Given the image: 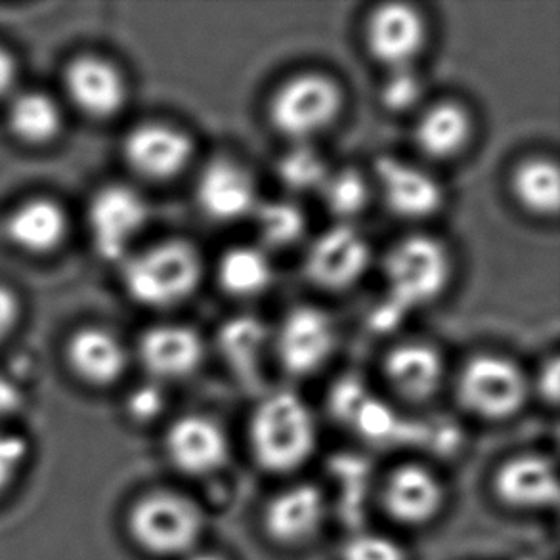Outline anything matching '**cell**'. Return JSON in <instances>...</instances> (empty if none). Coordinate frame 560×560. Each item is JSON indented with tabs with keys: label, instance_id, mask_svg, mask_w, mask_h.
<instances>
[{
	"label": "cell",
	"instance_id": "26",
	"mask_svg": "<svg viewBox=\"0 0 560 560\" xmlns=\"http://www.w3.org/2000/svg\"><path fill=\"white\" fill-rule=\"evenodd\" d=\"M8 121L15 137L33 145L52 142L63 125L58 104L45 92L37 91L15 96L8 112Z\"/></svg>",
	"mask_w": 560,
	"mask_h": 560
},
{
	"label": "cell",
	"instance_id": "18",
	"mask_svg": "<svg viewBox=\"0 0 560 560\" xmlns=\"http://www.w3.org/2000/svg\"><path fill=\"white\" fill-rule=\"evenodd\" d=\"M495 492L511 508H553L559 501L553 462L544 455L513 457L498 470Z\"/></svg>",
	"mask_w": 560,
	"mask_h": 560
},
{
	"label": "cell",
	"instance_id": "9",
	"mask_svg": "<svg viewBox=\"0 0 560 560\" xmlns=\"http://www.w3.org/2000/svg\"><path fill=\"white\" fill-rule=\"evenodd\" d=\"M148 222V205L138 191L114 184L100 189L89 205V228L98 255L106 260L129 257L135 243Z\"/></svg>",
	"mask_w": 560,
	"mask_h": 560
},
{
	"label": "cell",
	"instance_id": "22",
	"mask_svg": "<svg viewBox=\"0 0 560 560\" xmlns=\"http://www.w3.org/2000/svg\"><path fill=\"white\" fill-rule=\"evenodd\" d=\"M7 237L18 249L45 255L58 249L68 235V217L48 197H33L18 205L7 217Z\"/></svg>",
	"mask_w": 560,
	"mask_h": 560
},
{
	"label": "cell",
	"instance_id": "10",
	"mask_svg": "<svg viewBox=\"0 0 560 560\" xmlns=\"http://www.w3.org/2000/svg\"><path fill=\"white\" fill-rule=\"evenodd\" d=\"M429 37L423 15L411 4L385 2L365 22V48L373 60L390 69L413 68Z\"/></svg>",
	"mask_w": 560,
	"mask_h": 560
},
{
	"label": "cell",
	"instance_id": "17",
	"mask_svg": "<svg viewBox=\"0 0 560 560\" xmlns=\"http://www.w3.org/2000/svg\"><path fill=\"white\" fill-rule=\"evenodd\" d=\"M383 372L401 398L424 401L439 393L446 375V364L440 350L427 342H401L388 350Z\"/></svg>",
	"mask_w": 560,
	"mask_h": 560
},
{
	"label": "cell",
	"instance_id": "36",
	"mask_svg": "<svg viewBox=\"0 0 560 560\" xmlns=\"http://www.w3.org/2000/svg\"><path fill=\"white\" fill-rule=\"evenodd\" d=\"M559 360L551 358L539 373L538 388L547 401L559 400Z\"/></svg>",
	"mask_w": 560,
	"mask_h": 560
},
{
	"label": "cell",
	"instance_id": "33",
	"mask_svg": "<svg viewBox=\"0 0 560 560\" xmlns=\"http://www.w3.org/2000/svg\"><path fill=\"white\" fill-rule=\"evenodd\" d=\"M27 457L25 440L0 432V493L14 482Z\"/></svg>",
	"mask_w": 560,
	"mask_h": 560
},
{
	"label": "cell",
	"instance_id": "24",
	"mask_svg": "<svg viewBox=\"0 0 560 560\" xmlns=\"http://www.w3.org/2000/svg\"><path fill=\"white\" fill-rule=\"evenodd\" d=\"M270 258L258 247L240 245L226 250L217 266V281L226 295L250 299L265 293L272 283Z\"/></svg>",
	"mask_w": 560,
	"mask_h": 560
},
{
	"label": "cell",
	"instance_id": "15",
	"mask_svg": "<svg viewBox=\"0 0 560 560\" xmlns=\"http://www.w3.org/2000/svg\"><path fill=\"white\" fill-rule=\"evenodd\" d=\"M138 357L153 377L176 381L189 377L203 364L205 342L191 327L165 324L142 335Z\"/></svg>",
	"mask_w": 560,
	"mask_h": 560
},
{
	"label": "cell",
	"instance_id": "2",
	"mask_svg": "<svg viewBox=\"0 0 560 560\" xmlns=\"http://www.w3.org/2000/svg\"><path fill=\"white\" fill-rule=\"evenodd\" d=\"M249 436L253 454L265 469L288 472L314 452L316 421L296 394H270L253 413Z\"/></svg>",
	"mask_w": 560,
	"mask_h": 560
},
{
	"label": "cell",
	"instance_id": "30",
	"mask_svg": "<svg viewBox=\"0 0 560 560\" xmlns=\"http://www.w3.org/2000/svg\"><path fill=\"white\" fill-rule=\"evenodd\" d=\"M331 168L311 144H293L278 161L281 184L296 194L319 191Z\"/></svg>",
	"mask_w": 560,
	"mask_h": 560
},
{
	"label": "cell",
	"instance_id": "23",
	"mask_svg": "<svg viewBox=\"0 0 560 560\" xmlns=\"http://www.w3.org/2000/svg\"><path fill=\"white\" fill-rule=\"evenodd\" d=\"M68 360L71 370L89 385H112L127 370V350L117 337L98 327L73 335Z\"/></svg>",
	"mask_w": 560,
	"mask_h": 560
},
{
	"label": "cell",
	"instance_id": "19",
	"mask_svg": "<svg viewBox=\"0 0 560 560\" xmlns=\"http://www.w3.org/2000/svg\"><path fill=\"white\" fill-rule=\"evenodd\" d=\"M385 509L401 524H424L439 515L444 490L431 470L419 465H404L386 480Z\"/></svg>",
	"mask_w": 560,
	"mask_h": 560
},
{
	"label": "cell",
	"instance_id": "29",
	"mask_svg": "<svg viewBox=\"0 0 560 560\" xmlns=\"http://www.w3.org/2000/svg\"><path fill=\"white\" fill-rule=\"evenodd\" d=\"M329 214L339 219V224H350L368 209L372 201V186L357 168L331 171L318 191Z\"/></svg>",
	"mask_w": 560,
	"mask_h": 560
},
{
	"label": "cell",
	"instance_id": "8",
	"mask_svg": "<svg viewBox=\"0 0 560 560\" xmlns=\"http://www.w3.org/2000/svg\"><path fill=\"white\" fill-rule=\"evenodd\" d=\"M335 347L334 319L308 304L289 311L273 335V350L281 368L296 377L322 370L334 357Z\"/></svg>",
	"mask_w": 560,
	"mask_h": 560
},
{
	"label": "cell",
	"instance_id": "14",
	"mask_svg": "<svg viewBox=\"0 0 560 560\" xmlns=\"http://www.w3.org/2000/svg\"><path fill=\"white\" fill-rule=\"evenodd\" d=\"M69 98L83 114L107 119L121 112L129 98V84L112 61L81 56L66 71Z\"/></svg>",
	"mask_w": 560,
	"mask_h": 560
},
{
	"label": "cell",
	"instance_id": "5",
	"mask_svg": "<svg viewBox=\"0 0 560 560\" xmlns=\"http://www.w3.org/2000/svg\"><path fill=\"white\" fill-rule=\"evenodd\" d=\"M530 381L521 365L500 354H478L463 365L457 398L463 408L482 419H508L524 408Z\"/></svg>",
	"mask_w": 560,
	"mask_h": 560
},
{
	"label": "cell",
	"instance_id": "20",
	"mask_svg": "<svg viewBox=\"0 0 560 560\" xmlns=\"http://www.w3.org/2000/svg\"><path fill=\"white\" fill-rule=\"evenodd\" d=\"M326 516V501L316 486L301 485L278 493L266 509V530L280 544L312 538Z\"/></svg>",
	"mask_w": 560,
	"mask_h": 560
},
{
	"label": "cell",
	"instance_id": "35",
	"mask_svg": "<svg viewBox=\"0 0 560 560\" xmlns=\"http://www.w3.org/2000/svg\"><path fill=\"white\" fill-rule=\"evenodd\" d=\"M20 316V303L10 289L0 285V341L14 329Z\"/></svg>",
	"mask_w": 560,
	"mask_h": 560
},
{
	"label": "cell",
	"instance_id": "21",
	"mask_svg": "<svg viewBox=\"0 0 560 560\" xmlns=\"http://www.w3.org/2000/svg\"><path fill=\"white\" fill-rule=\"evenodd\" d=\"M475 130V121L457 102H439L419 115L413 130L417 150L432 161H450L462 155Z\"/></svg>",
	"mask_w": 560,
	"mask_h": 560
},
{
	"label": "cell",
	"instance_id": "27",
	"mask_svg": "<svg viewBox=\"0 0 560 560\" xmlns=\"http://www.w3.org/2000/svg\"><path fill=\"white\" fill-rule=\"evenodd\" d=\"M260 242L266 249H289L306 234V217L303 209L288 199L258 201L250 214Z\"/></svg>",
	"mask_w": 560,
	"mask_h": 560
},
{
	"label": "cell",
	"instance_id": "16",
	"mask_svg": "<svg viewBox=\"0 0 560 560\" xmlns=\"http://www.w3.org/2000/svg\"><path fill=\"white\" fill-rule=\"evenodd\" d=\"M165 447L176 469L191 477L211 475L226 463V434L209 417H180L171 424Z\"/></svg>",
	"mask_w": 560,
	"mask_h": 560
},
{
	"label": "cell",
	"instance_id": "1",
	"mask_svg": "<svg viewBox=\"0 0 560 560\" xmlns=\"http://www.w3.org/2000/svg\"><path fill=\"white\" fill-rule=\"evenodd\" d=\"M201 278V255L194 245L178 240L129 255L122 266L127 293L145 308H171L184 303L196 293Z\"/></svg>",
	"mask_w": 560,
	"mask_h": 560
},
{
	"label": "cell",
	"instance_id": "37",
	"mask_svg": "<svg viewBox=\"0 0 560 560\" xmlns=\"http://www.w3.org/2000/svg\"><path fill=\"white\" fill-rule=\"evenodd\" d=\"M23 393L14 381L0 375V417L12 416L22 408Z\"/></svg>",
	"mask_w": 560,
	"mask_h": 560
},
{
	"label": "cell",
	"instance_id": "31",
	"mask_svg": "<svg viewBox=\"0 0 560 560\" xmlns=\"http://www.w3.org/2000/svg\"><path fill=\"white\" fill-rule=\"evenodd\" d=\"M423 96V79L413 68L390 69L381 86V104L393 112L404 114Z\"/></svg>",
	"mask_w": 560,
	"mask_h": 560
},
{
	"label": "cell",
	"instance_id": "28",
	"mask_svg": "<svg viewBox=\"0 0 560 560\" xmlns=\"http://www.w3.org/2000/svg\"><path fill=\"white\" fill-rule=\"evenodd\" d=\"M270 342L266 327L255 318L228 319L219 334L220 354L235 372L257 370Z\"/></svg>",
	"mask_w": 560,
	"mask_h": 560
},
{
	"label": "cell",
	"instance_id": "38",
	"mask_svg": "<svg viewBox=\"0 0 560 560\" xmlns=\"http://www.w3.org/2000/svg\"><path fill=\"white\" fill-rule=\"evenodd\" d=\"M15 81V63L12 56L0 48V98H4Z\"/></svg>",
	"mask_w": 560,
	"mask_h": 560
},
{
	"label": "cell",
	"instance_id": "7",
	"mask_svg": "<svg viewBox=\"0 0 560 560\" xmlns=\"http://www.w3.org/2000/svg\"><path fill=\"white\" fill-rule=\"evenodd\" d=\"M372 265V247L352 224H335L314 240L304 255L306 280L326 291H347Z\"/></svg>",
	"mask_w": 560,
	"mask_h": 560
},
{
	"label": "cell",
	"instance_id": "6",
	"mask_svg": "<svg viewBox=\"0 0 560 560\" xmlns=\"http://www.w3.org/2000/svg\"><path fill=\"white\" fill-rule=\"evenodd\" d=\"M203 516L196 503L171 492H153L135 503L129 532L145 553L176 557L196 546Z\"/></svg>",
	"mask_w": 560,
	"mask_h": 560
},
{
	"label": "cell",
	"instance_id": "4",
	"mask_svg": "<svg viewBox=\"0 0 560 560\" xmlns=\"http://www.w3.org/2000/svg\"><path fill=\"white\" fill-rule=\"evenodd\" d=\"M345 94L339 83L318 71L289 77L268 102V119L293 144H311L341 117Z\"/></svg>",
	"mask_w": 560,
	"mask_h": 560
},
{
	"label": "cell",
	"instance_id": "13",
	"mask_svg": "<svg viewBox=\"0 0 560 560\" xmlns=\"http://www.w3.org/2000/svg\"><path fill=\"white\" fill-rule=\"evenodd\" d=\"M196 201L209 219L235 222L257 209V183L237 161L214 160L197 176Z\"/></svg>",
	"mask_w": 560,
	"mask_h": 560
},
{
	"label": "cell",
	"instance_id": "39",
	"mask_svg": "<svg viewBox=\"0 0 560 560\" xmlns=\"http://www.w3.org/2000/svg\"><path fill=\"white\" fill-rule=\"evenodd\" d=\"M188 560H224L220 555L214 553H199L194 555V557H189Z\"/></svg>",
	"mask_w": 560,
	"mask_h": 560
},
{
	"label": "cell",
	"instance_id": "12",
	"mask_svg": "<svg viewBox=\"0 0 560 560\" xmlns=\"http://www.w3.org/2000/svg\"><path fill=\"white\" fill-rule=\"evenodd\" d=\"M375 183L386 209L401 220L431 219L446 201L431 173L396 158H378Z\"/></svg>",
	"mask_w": 560,
	"mask_h": 560
},
{
	"label": "cell",
	"instance_id": "3",
	"mask_svg": "<svg viewBox=\"0 0 560 560\" xmlns=\"http://www.w3.org/2000/svg\"><path fill=\"white\" fill-rule=\"evenodd\" d=\"M454 276L452 253L431 235H409L386 253L383 278L390 306L413 311L444 295Z\"/></svg>",
	"mask_w": 560,
	"mask_h": 560
},
{
	"label": "cell",
	"instance_id": "25",
	"mask_svg": "<svg viewBox=\"0 0 560 560\" xmlns=\"http://www.w3.org/2000/svg\"><path fill=\"white\" fill-rule=\"evenodd\" d=\"M511 189L516 203L534 217H555L560 203V178L557 163L532 158L515 168Z\"/></svg>",
	"mask_w": 560,
	"mask_h": 560
},
{
	"label": "cell",
	"instance_id": "32",
	"mask_svg": "<svg viewBox=\"0 0 560 560\" xmlns=\"http://www.w3.org/2000/svg\"><path fill=\"white\" fill-rule=\"evenodd\" d=\"M342 560H406V555L393 539L378 534H360L345 546Z\"/></svg>",
	"mask_w": 560,
	"mask_h": 560
},
{
	"label": "cell",
	"instance_id": "34",
	"mask_svg": "<svg viewBox=\"0 0 560 560\" xmlns=\"http://www.w3.org/2000/svg\"><path fill=\"white\" fill-rule=\"evenodd\" d=\"M161 408H163V394L158 386L153 385L140 386L127 400L129 416L138 421H150L153 417L160 416Z\"/></svg>",
	"mask_w": 560,
	"mask_h": 560
},
{
	"label": "cell",
	"instance_id": "11",
	"mask_svg": "<svg viewBox=\"0 0 560 560\" xmlns=\"http://www.w3.org/2000/svg\"><path fill=\"white\" fill-rule=\"evenodd\" d=\"M129 167L153 183H168L186 173L196 145L184 130L165 122H144L130 130L122 144Z\"/></svg>",
	"mask_w": 560,
	"mask_h": 560
}]
</instances>
